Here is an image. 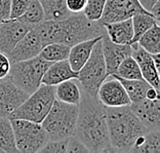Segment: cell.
<instances>
[{
    "label": "cell",
    "instance_id": "5b68a950",
    "mask_svg": "<svg viewBox=\"0 0 160 153\" xmlns=\"http://www.w3.org/2000/svg\"><path fill=\"white\" fill-rule=\"evenodd\" d=\"M56 100V86L40 84L12 114L9 119H26L41 123Z\"/></svg>",
    "mask_w": 160,
    "mask_h": 153
},
{
    "label": "cell",
    "instance_id": "484cf974",
    "mask_svg": "<svg viewBox=\"0 0 160 153\" xmlns=\"http://www.w3.org/2000/svg\"><path fill=\"white\" fill-rule=\"evenodd\" d=\"M138 44L150 54L160 53V26L159 23L153 25L138 40Z\"/></svg>",
    "mask_w": 160,
    "mask_h": 153
},
{
    "label": "cell",
    "instance_id": "f1b7e54d",
    "mask_svg": "<svg viewBox=\"0 0 160 153\" xmlns=\"http://www.w3.org/2000/svg\"><path fill=\"white\" fill-rule=\"evenodd\" d=\"M17 20L30 25L32 27H35L36 25L44 21V13H43V8L39 0H30L27 9Z\"/></svg>",
    "mask_w": 160,
    "mask_h": 153
},
{
    "label": "cell",
    "instance_id": "7402d4cb",
    "mask_svg": "<svg viewBox=\"0 0 160 153\" xmlns=\"http://www.w3.org/2000/svg\"><path fill=\"white\" fill-rule=\"evenodd\" d=\"M44 13V21H59L72 14L67 8L66 0H39Z\"/></svg>",
    "mask_w": 160,
    "mask_h": 153
},
{
    "label": "cell",
    "instance_id": "836d02e7",
    "mask_svg": "<svg viewBox=\"0 0 160 153\" xmlns=\"http://www.w3.org/2000/svg\"><path fill=\"white\" fill-rule=\"evenodd\" d=\"M10 65H12V62L9 61L8 57L0 52V80L7 77L9 73Z\"/></svg>",
    "mask_w": 160,
    "mask_h": 153
},
{
    "label": "cell",
    "instance_id": "2e32d148",
    "mask_svg": "<svg viewBox=\"0 0 160 153\" xmlns=\"http://www.w3.org/2000/svg\"><path fill=\"white\" fill-rule=\"evenodd\" d=\"M130 109L141 122L149 130L160 129V101L159 99L149 100L144 99L143 101L132 103L129 105Z\"/></svg>",
    "mask_w": 160,
    "mask_h": 153
},
{
    "label": "cell",
    "instance_id": "e0dca14e",
    "mask_svg": "<svg viewBox=\"0 0 160 153\" xmlns=\"http://www.w3.org/2000/svg\"><path fill=\"white\" fill-rule=\"evenodd\" d=\"M76 78H77V72H75L71 68L68 60H63L53 62L49 65L44 75H43L41 83L46 85L56 86L63 81Z\"/></svg>",
    "mask_w": 160,
    "mask_h": 153
},
{
    "label": "cell",
    "instance_id": "6da1fadb",
    "mask_svg": "<svg viewBox=\"0 0 160 153\" xmlns=\"http://www.w3.org/2000/svg\"><path fill=\"white\" fill-rule=\"evenodd\" d=\"M75 136L88 152H114L109 142L105 106L98 97H89L81 90Z\"/></svg>",
    "mask_w": 160,
    "mask_h": 153
},
{
    "label": "cell",
    "instance_id": "d6986e66",
    "mask_svg": "<svg viewBox=\"0 0 160 153\" xmlns=\"http://www.w3.org/2000/svg\"><path fill=\"white\" fill-rule=\"evenodd\" d=\"M101 38H102V35L98 36V37L92 38V39H87V40H84V41L78 42L70 47L68 62H69V64H70L71 68L73 69L75 72H78L83 65L86 63V61L88 60V58L90 57V54H92L94 44H96L98 40H100Z\"/></svg>",
    "mask_w": 160,
    "mask_h": 153
},
{
    "label": "cell",
    "instance_id": "d6a6232c",
    "mask_svg": "<svg viewBox=\"0 0 160 153\" xmlns=\"http://www.w3.org/2000/svg\"><path fill=\"white\" fill-rule=\"evenodd\" d=\"M67 152H88V150L86 149V147L83 145V143L80 141L77 137L72 136L71 138H69L68 140V146H67Z\"/></svg>",
    "mask_w": 160,
    "mask_h": 153
},
{
    "label": "cell",
    "instance_id": "603a6c76",
    "mask_svg": "<svg viewBox=\"0 0 160 153\" xmlns=\"http://www.w3.org/2000/svg\"><path fill=\"white\" fill-rule=\"evenodd\" d=\"M114 76V75H113ZM116 77V76H115ZM122 83L123 87L125 89L127 96L132 103L143 101L146 99V93L151 85L145 79H123L120 77H116Z\"/></svg>",
    "mask_w": 160,
    "mask_h": 153
},
{
    "label": "cell",
    "instance_id": "4316f807",
    "mask_svg": "<svg viewBox=\"0 0 160 153\" xmlns=\"http://www.w3.org/2000/svg\"><path fill=\"white\" fill-rule=\"evenodd\" d=\"M70 47L71 46L64 44V43H59V42L48 43V44L43 46L39 56L42 59L52 62V63L58 61L68 60Z\"/></svg>",
    "mask_w": 160,
    "mask_h": 153
},
{
    "label": "cell",
    "instance_id": "9c48e42d",
    "mask_svg": "<svg viewBox=\"0 0 160 153\" xmlns=\"http://www.w3.org/2000/svg\"><path fill=\"white\" fill-rule=\"evenodd\" d=\"M97 97L105 107H123L132 104L122 83L113 75L107 76L101 83Z\"/></svg>",
    "mask_w": 160,
    "mask_h": 153
},
{
    "label": "cell",
    "instance_id": "4fadbf2b",
    "mask_svg": "<svg viewBox=\"0 0 160 153\" xmlns=\"http://www.w3.org/2000/svg\"><path fill=\"white\" fill-rule=\"evenodd\" d=\"M102 48H103L105 64H106L107 76L113 75L120 63L125 58L132 56V52L130 44H117L112 42L105 31L102 34Z\"/></svg>",
    "mask_w": 160,
    "mask_h": 153
},
{
    "label": "cell",
    "instance_id": "30bf717a",
    "mask_svg": "<svg viewBox=\"0 0 160 153\" xmlns=\"http://www.w3.org/2000/svg\"><path fill=\"white\" fill-rule=\"evenodd\" d=\"M145 13L149 12L141 5L139 0H107L100 22L102 24L113 23L132 19L134 14Z\"/></svg>",
    "mask_w": 160,
    "mask_h": 153
},
{
    "label": "cell",
    "instance_id": "44dd1931",
    "mask_svg": "<svg viewBox=\"0 0 160 153\" xmlns=\"http://www.w3.org/2000/svg\"><path fill=\"white\" fill-rule=\"evenodd\" d=\"M129 152L136 153H160L159 130H149L136 142Z\"/></svg>",
    "mask_w": 160,
    "mask_h": 153
},
{
    "label": "cell",
    "instance_id": "f35d334b",
    "mask_svg": "<svg viewBox=\"0 0 160 153\" xmlns=\"http://www.w3.org/2000/svg\"><path fill=\"white\" fill-rule=\"evenodd\" d=\"M1 22H2V20H1V19H0V24H1Z\"/></svg>",
    "mask_w": 160,
    "mask_h": 153
},
{
    "label": "cell",
    "instance_id": "7c38bea8",
    "mask_svg": "<svg viewBox=\"0 0 160 153\" xmlns=\"http://www.w3.org/2000/svg\"><path fill=\"white\" fill-rule=\"evenodd\" d=\"M29 94L13 84L7 77L0 80V116L9 117Z\"/></svg>",
    "mask_w": 160,
    "mask_h": 153
},
{
    "label": "cell",
    "instance_id": "ba28073f",
    "mask_svg": "<svg viewBox=\"0 0 160 153\" xmlns=\"http://www.w3.org/2000/svg\"><path fill=\"white\" fill-rule=\"evenodd\" d=\"M14 134V142L19 152L37 153L49 141L41 123L26 119H10Z\"/></svg>",
    "mask_w": 160,
    "mask_h": 153
},
{
    "label": "cell",
    "instance_id": "1f68e13d",
    "mask_svg": "<svg viewBox=\"0 0 160 153\" xmlns=\"http://www.w3.org/2000/svg\"><path fill=\"white\" fill-rule=\"evenodd\" d=\"M30 3V0H12L10 19H18L25 13Z\"/></svg>",
    "mask_w": 160,
    "mask_h": 153
},
{
    "label": "cell",
    "instance_id": "d4e9b609",
    "mask_svg": "<svg viewBox=\"0 0 160 153\" xmlns=\"http://www.w3.org/2000/svg\"><path fill=\"white\" fill-rule=\"evenodd\" d=\"M132 29H133V37L132 39L130 44L134 42H138V40L143 35L145 32L148 31L153 25L158 24L159 20L150 13H137L132 18Z\"/></svg>",
    "mask_w": 160,
    "mask_h": 153
},
{
    "label": "cell",
    "instance_id": "3957f363",
    "mask_svg": "<svg viewBox=\"0 0 160 153\" xmlns=\"http://www.w3.org/2000/svg\"><path fill=\"white\" fill-rule=\"evenodd\" d=\"M109 142L114 152H129L136 142L149 132L129 106L105 107Z\"/></svg>",
    "mask_w": 160,
    "mask_h": 153
},
{
    "label": "cell",
    "instance_id": "83f0119b",
    "mask_svg": "<svg viewBox=\"0 0 160 153\" xmlns=\"http://www.w3.org/2000/svg\"><path fill=\"white\" fill-rule=\"evenodd\" d=\"M116 77H120L123 79H143L142 76L139 64L137 63V61L133 59L132 56L125 58L123 60L118 68L116 69L115 73L113 74Z\"/></svg>",
    "mask_w": 160,
    "mask_h": 153
},
{
    "label": "cell",
    "instance_id": "5bb4252c",
    "mask_svg": "<svg viewBox=\"0 0 160 153\" xmlns=\"http://www.w3.org/2000/svg\"><path fill=\"white\" fill-rule=\"evenodd\" d=\"M43 46L44 44H43L41 38L39 37L38 33L33 27L18 42V44L7 54V57L12 63L29 60L39 56Z\"/></svg>",
    "mask_w": 160,
    "mask_h": 153
},
{
    "label": "cell",
    "instance_id": "ac0fdd59",
    "mask_svg": "<svg viewBox=\"0 0 160 153\" xmlns=\"http://www.w3.org/2000/svg\"><path fill=\"white\" fill-rule=\"evenodd\" d=\"M107 36L112 42L117 44H130L133 37L132 19H126L113 23H104Z\"/></svg>",
    "mask_w": 160,
    "mask_h": 153
},
{
    "label": "cell",
    "instance_id": "277c9868",
    "mask_svg": "<svg viewBox=\"0 0 160 153\" xmlns=\"http://www.w3.org/2000/svg\"><path fill=\"white\" fill-rule=\"evenodd\" d=\"M78 118V105L54 100L41 125L49 140H65L75 135Z\"/></svg>",
    "mask_w": 160,
    "mask_h": 153
},
{
    "label": "cell",
    "instance_id": "f546056e",
    "mask_svg": "<svg viewBox=\"0 0 160 153\" xmlns=\"http://www.w3.org/2000/svg\"><path fill=\"white\" fill-rule=\"evenodd\" d=\"M107 0H86V4L83 9V14L89 21H100L103 14Z\"/></svg>",
    "mask_w": 160,
    "mask_h": 153
},
{
    "label": "cell",
    "instance_id": "ffe728a7",
    "mask_svg": "<svg viewBox=\"0 0 160 153\" xmlns=\"http://www.w3.org/2000/svg\"><path fill=\"white\" fill-rule=\"evenodd\" d=\"M56 99L64 103L79 105L81 100V87L77 79H69L56 85Z\"/></svg>",
    "mask_w": 160,
    "mask_h": 153
},
{
    "label": "cell",
    "instance_id": "74e56055",
    "mask_svg": "<svg viewBox=\"0 0 160 153\" xmlns=\"http://www.w3.org/2000/svg\"><path fill=\"white\" fill-rule=\"evenodd\" d=\"M146 99L149 100H155V99H159V90L156 89L155 87L150 86L146 93Z\"/></svg>",
    "mask_w": 160,
    "mask_h": 153
},
{
    "label": "cell",
    "instance_id": "cb8c5ba5",
    "mask_svg": "<svg viewBox=\"0 0 160 153\" xmlns=\"http://www.w3.org/2000/svg\"><path fill=\"white\" fill-rule=\"evenodd\" d=\"M0 152H19L14 142L12 121L8 117H3V116H0Z\"/></svg>",
    "mask_w": 160,
    "mask_h": 153
},
{
    "label": "cell",
    "instance_id": "52a82bcc",
    "mask_svg": "<svg viewBox=\"0 0 160 153\" xmlns=\"http://www.w3.org/2000/svg\"><path fill=\"white\" fill-rule=\"evenodd\" d=\"M107 77L106 64H105L102 38L98 40L93 46L92 54L86 63L77 72V81L83 93L89 97L96 98L101 83Z\"/></svg>",
    "mask_w": 160,
    "mask_h": 153
},
{
    "label": "cell",
    "instance_id": "d590c367",
    "mask_svg": "<svg viewBox=\"0 0 160 153\" xmlns=\"http://www.w3.org/2000/svg\"><path fill=\"white\" fill-rule=\"evenodd\" d=\"M12 0H0V19L2 21L10 19Z\"/></svg>",
    "mask_w": 160,
    "mask_h": 153
},
{
    "label": "cell",
    "instance_id": "e575fe53",
    "mask_svg": "<svg viewBox=\"0 0 160 153\" xmlns=\"http://www.w3.org/2000/svg\"><path fill=\"white\" fill-rule=\"evenodd\" d=\"M86 4V0H66V5L71 13H82Z\"/></svg>",
    "mask_w": 160,
    "mask_h": 153
},
{
    "label": "cell",
    "instance_id": "9a60e30c",
    "mask_svg": "<svg viewBox=\"0 0 160 153\" xmlns=\"http://www.w3.org/2000/svg\"><path fill=\"white\" fill-rule=\"evenodd\" d=\"M132 46V57L137 61L139 64L140 70L143 79H145L150 85L155 87L156 89L159 90L160 87V76L159 70L155 66V63L152 58V54L146 52L144 48L138 44V42H134L130 44Z\"/></svg>",
    "mask_w": 160,
    "mask_h": 153
},
{
    "label": "cell",
    "instance_id": "8fae6325",
    "mask_svg": "<svg viewBox=\"0 0 160 153\" xmlns=\"http://www.w3.org/2000/svg\"><path fill=\"white\" fill-rule=\"evenodd\" d=\"M32 28L17 19L2 21L0 24V52L7 56Z\"/></svg>",
    "mask_w": 160,
    "mask_h": 153
},
{
    "label": "cell",
    "instance_id": "8d00e7d4",
    "mask_svg": "<svg viewBox=\"0 0 160 153\" xmlns=\"http://www.w3.org/2000/svg\"><path fill=\"white\" fill-rule=\"evenodd\" d=\"M139 2L147 12L151 13V9L153 8V6L156 3L159 2V0H139Z\"/></svg>",
    "mask_w": 160,
    "mask_h": 153
},
{
    "label": "cell",
    "instance_id": "4dcf8cb0",
    "mask_svg": "<svg viewBox=\"0 0 160 153\" xmlns=\"http://www.w3.org/2000/svg\"><path fill=\"white\" fill-rule=\"evenodd\" d=\"M68 140H49L41 149L42 153H65L67 152Z\"/></svg>",
    "mask_w": 160,
    "mask_h": 153
},
{
    "label": "cell",
    "instance_id": "8992f818",
    "mask_svg": "<svg viewBox=\"0 0 160 153\" xmlns=\"http://www.w3.org/2000/svg\"><path fill=\"white\" fill-rule=\"evenodd\" d=\"M50 64L52 62L42 59L40 56L25 61L13 62L10 65L7 78L19 89L30 94L41 84L43 75Z\"/></svg>",
    "mask_w": 160,
    "mask_h": 153
},
{
    "label": "cell",
    "instance_id": "7a4b0ae2",
    "mask_svg": "<svg viewBox=\"0 0 160 153\" xmlns=\"http://www.w3.org/2000/svg\"><path fill=\"white\" fill-rule=\"evenodd\" d=\"M34 29L44 45L59 42L69 46L101 36L105 31L100 21H89L83 13H72L59 21H42Z\"/></svg>",
    "mask_w": 160,
    "mask_h": 153
}]
</instances>
